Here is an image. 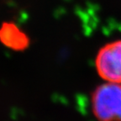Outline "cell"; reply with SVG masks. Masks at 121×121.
Returning a JSON list of instances; mask_svg holds the SVG:
<instances>
[{
	"label": "cell",
	"mask_w": 121,
	"mask_h": 121,
	"mask_svg": "<svg viewBox=\"0 0 121 121\" xmlns=\"http://www.w3.org/2000/svg\"><path fill=\"white\" fill-rule=\"evenodd\" d=\"M92 109L98 121H121V83L98 86L92 94Z\"/></svg>",
	"instance_id": "1"
},
{
	"label": "cell",
	"mask_w": 121,
	"mask_h": 121,
	"mask_svg": "<svg viewBox=\"0 0 121 121\" xmlns=\"http://www.w3.org/2000/svg\"><path fill=\"white\" fill-rule=\"evenodd\" d=\"M95 67L104 81L121 83V40L100 48L95 58Z\"/></svg>",
	"instance_id": "2"
},
{
	"label": "cell",
	"mask_w": 121,
	"mask_h": 121,
	"mask_svg": "<svg viewBox=\"0 0 121 121\" xmlns=\"http://www.w3.org/2000/svg\"><path fill=\"white\" fill-rule=\"evenodd\" d=\"M0 41L8 48L14 51H23L28 46L27 35L14 24L4 23L0 27Z\"/></svg>",
	"instance_id": "3"
}]
</instances>
